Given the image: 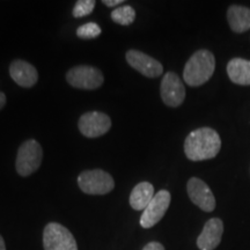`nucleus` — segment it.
<instances>
[{
    "label": "nucleus",
    "instance_id": "f257e3e1",
    "mask_svg": "<svg viewBox=\"0 0 250 250\" xmlns=\"http://www.w3.org/2000/svg\"><path fill=\"white\" fill-rule=\"evenodd\" d=\"M221 148V139L211 127H201L192 131L184 142V153L191 161L213 159Z\"/></svg>",
    "mask_w": 250,
    "mask_h": 250
},
{
    "label": "nucleus",
    "instance_id": "f03ea898",
    "mask_svg": "<svg viewBox=\"0 0 250 250\" xmlns=\"http://www.w3.org/2000/svg\"><path fill=\"white\" fill-rule=\"evenodd\" d=\"M215 59L208 50H198L187 62L183 71V79L187 85L198 87L208 83L214 73Z\"/></svg>",
    "mask_w": 250,
    "mask_h": 250
},
{
    "label": "nucleus",
    "instance_id": "7ed1b4c3",
    "mask_svg": "<svg viewBox=\"0 0 250 250\" xmlns=\"http://www.w3.org/2000/svg\"><path fill=\"white\" fill-rule=\"evenodd\" d=\"M43 159V149L35 139L26 140L18 149L15 168L20 176H29L39 169Z\"/></svg>",
    "mask_w": 250,
    "mask_h": 250
},
{
    "label": "nucleus",
    "instance_id": "20e7f679",
    "mask_svg": "<svg viewBox=\"0 0 250 250\" xmlns=\"http://www.w3.org/2000/svg\"><path fill=\"white\" fill-rule=\"evenodd\" d=\"M78 186L87 195H107L114 189L115 181L102 169L85 170L78 177Z\"/></svg>",
    "mask_w": 250,
    "mask_h": 250
},
{
    "label": "nucleus",
    "instance_id": "39448f33",
    "mask_svg": "<svg viewBox=\"0 0 250 250\" xmlns=\"http://www.w3.org/2000/svg\"><path fill=\"white\" fill-rule=\"evenodd\" d=\"M44 250H78V245L72 233L58 223H50L43 230Z\"/></svg>",
    "mask_w": 250,
    "mask_h": 250
},
{
    "label": "nucleus",
    "instance_id": "423d86ee",
    "mask_svg": "<svg viewBox=\"0 0 250 250\" xmlns=\"http://www.w3.org/2000/svg\"><path fill=\"white\" fill-rule=\"evenodd\" d=\"M66 80L74 88L96 89L102 86L104 78L99 68L89 65H78L68 70Z\"/></svg>",
    "mask_w": 250,
    "mask_h": 250
},
{
    "label": "nucleus",
    "instance_id": "0eeeda50",
    "mask_svg": "<svg viewBox=\"0 0 250 250\" xmlns=\"http://www.w3.org/2000/svg\"><path fill=\"white\" fill-rule=\"evenodd\" d=\"M171 196L167 190H160L156 192L151 203L147 205L140 217V226L143 228H151L155 226L164 218L170 205Z\"/></svg>",
    "mask_w": 250,
    "mask_h": 250
},
{
    "label": "nucleus",
    "instance_id": "6e6552de",
    "mask_svg": "<svg viewBox=\"0 0 250 250\" xmlns=\"http://www.w3.org/2000/svg\"><path fill=\"white\" fill-rule=\"evenodd\" d=\"M78 126L80 132L87 138H98L110 130L111 120L103 112L89 111L80 117Z\"/></svg>",
    "mask_w": 250,
    "mask_h": 250
},
{
    "label": "nucleus",
    "instance_id": "1a4fd4ad",
    "mask_svg": "<svg viewBox=\"0 0 250 250\" xmlns=\"http://www.w3.org/2000/svg\"><path fill=\"white\" fill-rule=\"evenodd\" d=\"M161 99L168 107H180L186 99V88L182 80L174 72H167L161 81Z\"/></svg>",
    "mask_w": 250,
    "mask_h": 250
},
{
    "label": "nucleus",
    "instance_id": "9d476101",
    "mask_svg": "<svg viewBox=\"0 0 250 250\" xmlns=\"http://www.w3.org/2000/svg\"><path fill=\"white\" fill-rule=\"evenodd\" d=\"M187 191L190 201L204 212H212L215 208V198L212 190L204 181L191 177L188 181Z\"/></svg>",
    "mask_w": 250,
    "mask_h": 250
},
{
    "label": "nucleus",
    "instance_id": "9b49d317",
    "mask_svg": "<svg viewBox=\"0 0 250 250\" xmlns=\"http://www.w3.org/2000/svg\"><path fill=\"white\" fill-rule=\"evenodd\" d=\"M125 58L131 67L147 78H158L164 72V67L160 62L139 50H129L125 55Z\"/></svg>",
    "mask_w": 250,
    "mask_h": 250
},
{
    "label": "nucleus",
    "instance_id": "f8f14e48",
    "mask_svg": "<svg viewBox=\"0 0 250 250\" xmlns=\"http://www.w3.org/2000/svg\"><path fill=\"white\" fill-rule=\"evenodd\" d=\"M224 233V223L221 219L212 218L205 224L201 235L197 239L199 250H214L220 245Z\"/></svg>",
    "mask_w": 250,
    "mask_h": 250
},
{
    "label": "nucleus",
    "instance_id": "ddd939ff",
    "mask_svg": "<svg viewBox=\"0 0 250 250\" xmlns=\"http://www.w3.org/2000/svg\"><path fill=\"white\" fill-rule=\"evenodd\" d=\"M9 76L19 86L23 88H30L39 80V73L34 65L26 61L17 59L9 65Z\"/></svg>",
    "mask_w": 250,
    "mask_h": 250
},
{
    "label": "nucleus",
    "instance_id": "4468645a",
    "mask_svg": "<svg viewBox=\"0 0 250 250\" xmlns=\"http://www.w3.org/2000/svg\"><path fill=\"white\" fill-rule=\"evenodd\" d=\"M227 20L230 29L235 33H245L250 29V8L233 5L227 11Z\"/></svg>",
    "mask_w": 250,
    "mask_h": 250
},
{
    "label": "nucleus",
    "instance_id": "2eb2a0df",
    "mask_svg": "<svg viewBox=\"0 0 250 250\" xmlns=\"http://www.w3.org/2000/svg\"><path fill=\"white\" fill-rule=\"evenodd\" d=\"M227 74L232 83L241 86L250 85V61L234 58L228 62Z\"/></svg>",
    "mask_w": 250,
    "mask_h": 250
},
{
    "label": "nucleus",
    "instance_id": "dca6fc26",
    "mask_svg": "<svg viewBox=\"0 0 250 250\" xmlns=\"http://www.w3.org/2000/svg\"><path fill=\"white\" fill-rule=\"evenodd\" d=\"M154 197V187L149 182H140L130 195V205L133 210L144 211Z\"/></svg>",
    "mask_w": 250,
    "mask_h": 250
},
{
    "label": "nucleus",
    "instance_id": "f3484780",
    "mask_svg": "<svg viewBox=\"0 0 250 250\" xmlns=\"http://www.w3.org/2000/svg\"><path fill=\"white\" fill-rule=\"evenodd\" d=\"M111 20L122 26H130L136 20V11L129 5L121 6L111 12Z\"/></svg>",
    "mask_w": 250,
    "mask_h": 250
},
{
    "label": "nucleus",
    "instance_id": "a211bd4d",
    "mask_svg": "<svg viewBox=\"0 0 250 250\" xmlns=\"http://www.w3.org/2000/svg\"><path fill=\"white\" fill-rule=\"evenodd\" d=\"M78 37L83 40H92L101 35V28L95 22H87L77 29Z\"/></svg>",
    "mask_w": 250,
    "mask_h": 250
},
{
    "label": "nucleus",
    "instance_id": "6ab92c4d",
    "mask_svg": "<svg viewBox=\"0 0 250 250\" xmlns=\"http://www.w3.org/2000/svg\"><path fill=\"white\" fill-rule=\"evenodd\" d=\"M94 7H95V1L94 0H79L74 5L72 14H73L74 18L87 17V15L92 13Z\"/></svg>",
    "mask_w": 250,
    "mask_h": 250
},
{
    "label": "nucleus",
    "instance_id": "aec40b11",
    "mask_svg": "<svg viewBox=\"0 0 250 250\" xmlns=\"http://www.w3.org/2000/svg\"><path fill=\"white\" fill-rule=\"evenodd\" d=\"M143 250H165V247L159 242H149L144 247Z\"/></svg>",
    "mask_w": 250,
    "mask_h": 250
},
{
    "label": "nucleus",
    "instance_id": "412c9836",
    "mask_svg": "<svg viewBox=\"0 0 250 250\" xmlns=\"http://www.w3.org/2000/svg\"><path fill=\"white\" fill-rule=\"evenodd\" d=\"M103 4L105 6H108V7H114V6L116 5H120V4H123V0H103Z\"/></svg>",
    "mask_w": 250,
    "mask_h": 250
},
{
    "label": "nucleus",
    "instance_id": "4be33fe9",
    "mask_svg": "<svg viewBox=\"0 0 250 250\" xmlns=\"http://www.w3.org/2000/svg\"><path fill=\"white\" fill-rule=\"evenodd\" d=\"M6 104V95L2 92H0V110L5 107Z\"/></svg>",
    "mask_w": 250,
    "mask_h": 250
},
{
    "label": "nucleus",
    "instance_id": "5701e85b",
    "mask_svg": "<svg viewBox=\"0 0 250 250\" xmlns=\"http://www.w3.org/2000/svg\"><path fill=\"white\" fill-rule=\"evenodd\" d=\"M0 250H6L5 241H4V239H2L1 235H0Z\"/></svg>",
    "mask_w": 250,
    "mask_h": 250
}]
</instances>
